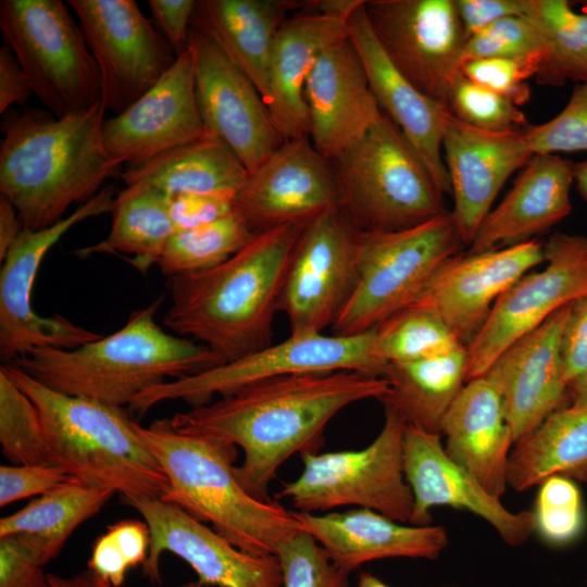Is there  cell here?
I'll list each match as a JSON object with an SVG mask.
<instances>
[{
	"mask_svg": "<svg viewBox=\"0 0 587 587\" xmlns=\"http://www.w3.org/2000/svg\"><path fill=\"white\" fill-rule=\"evenodd\" d=\"M388 391L386 378L355 371L296 374L247 385L168 421L177 433L240 447L237 479L254 498L271 501L270 484L285 461L317 452L327 424L342 409Z\"/></svg>",
	"mask_w": 587,
	"mask_h": 587,
	"instance_id": "obj_1",
	"label": "cell"
},
{
	"mask_svg": "<svg viewBox=\"0 0 587 587\" xmlns=\"http://www.w3.org/2000/svg\"><path fill=\"white\" fill-rule=\"evenodd\" d=\"M302 226L285 224L255 233L223 263L168 277L163 324L198 341L225 362L272 344L273 320Z\"/></svg>",
	"mask_w": 587,
	"mask_h": 587,
	"instance_id": "obj_2",
	"label": "cell"
},
{
	"mask_svg": "<svg viewBox=\"0 0 587 587\" xmlns=\"http://www.w3.org/2000/svg\"><path fill=\"white\" fill-rule=\"evenodd\" d=\"M101 102L64 117L48 110H9L1 123L0 195L15 207L24 228L40 230L64 218L73 204L98 195L122 164L102 139Z\"/></svg>",
	"mask_w": 587,
	"mask_h": 587,
	"instance_id": "obj_3",
	"label": "cell"
},
{
	"mask_svg": "<svg viewBox=\"0 0 587 587\" xmlns=\"http://www.w3.org/2000/svg\"><path fill=\"white\" fill-rule=\"evenodd\" d=\"M163 299L133 311L113 334L74 349L36 348L10 364L53 390L124 408L147 389L225 363L207 346L158 324Z\"/></svg>",
	"mask_w": 587,
	"mask_h": 587,
	"instance_id": "obj_4",
	"label": "cell"
},
{
	"mask_svg": "<svg viewBox=\"0 0 587 587\" xmlns=\"http://www.w3.org/2000/svg\"><path fill=\"white\" fill-rule=\"evenodd\" d=\"M35 404L48 465L120 497L161 498L168 478L124 408L53 390L11 365L0 367Z\"/></svg>",
	"mask_w": 587,
	"mask_h": 587,
	"instance_id": "obj_5",
	"label": "cell"
},
{
	"mask_svg": "<svg viewBox=\"0 0 587 587\" xmlns=\"http://www.w3.org/2000/svg\"><path fill=\"white\" fill-rule=\"evenodd\" d=\"M135 428L168 478L160 498L173 503L238 549L275 554L280 541L297 533L292 512L275 501L251 496L235 475L237 447L174 430L168 419Z\"/></svg>",
	"mask_w": 587,
	"mask_h": 587,
	"instance_id": "obj_6",
	"label": "cell"
},
{
	"mask_svg": "<svg viewBox=\"0 0 587 587\" xmlns=\"http://www.w3.org/2000/svg\"><path fill=\"white\" fill-rule=\"evenodd\" d=\"M330 162L339 209L359 232H394L448 210L444 195L394 122L382 120Z\"/></svg>",
	"mask_w": 587,
	"mask_h": 587,
	"instance_id": "obj_7",
	"label": "cell"
},
{
	"mask_svg": "<svg viewBox=\"0 0 587 587\" xmlns=\"http://www.w3.org/2000/svg\"><path fill=\"white\" fill-rule=\"evenodd\" d=\"M461 246L464 245L451 211L405 229L360 232L357 283L332 326V334L370 332L410 305Z\"/></svg>",
	"mask_w": 587,
	"mask_h": 587,
	"instance_id": "obj_8",
	"label": "cell"
},
{
	"mask_svg": "<svg viewBox=\"0 0 587 587\" xmlns=\"http://www.w3.org/2000/svg\"><path fill=\"white\" fill-rule=\"evenodd\" d=\"M0 29L34 93L55 117L101 102L98 65L63 1L1 0Z\"/></svg>",
	"mask_w": 587,
	"mask_h": 587,
	"instance_id": "obj_9",
	"label": "cell"
},
{
	"mask_svg": "<svg viewBox=\"0 0 587 587\" xmlns=\"http://www.w3.org/2000/svg\"><path fill=\"white\" fill-rule=\"evenodd\" d=\"M384 409L383 428L367 447L300 454L302 473L285 483L276 498L290 500L300 512L357 505L409 524L414 500L403 471L407 424L394 409Z\"/></svg>",
	"mask_w": 587,
	"mask_h": 587,
	"instance_id": "obj_10",
	"label": "cell"
},
{
	"mask_svg": "<svg viewBox=\"0 0 587 587\" xmlns=\"http://www.w3.org/2000/svg\"><path fill=\"white\" fill-rule=\"evenodd\" d=\"M387 365L377 354L374 329L351 336L290 334L232 362L147 389L128 408L141 416L168 400L198 407L247 385L296 374L355 371L383 377Z\"/></svg>",
	"mask_w": 587,
	"mask_h": 587,
	"instance_id": "obj_11",
	"label": "cell"
},
{
	"mask_svg": "<svg viewBox=\"0 0 587 587\" xmlns=\"http://www.w3.org/2000/svg\"><path fill=\"white\" fill-rule=\"evenodd\" d=\"M107 186L59 223L40 229L24 228L2 261L0 271V358L3 364L40 347L74 349L101 335L65 316H41L33 308V287L49 250L75 225L111 212L115 198Z\"/></svg>",
	"mask_w": 587,
	"mask_h": 587,
	"instance_id": "obj_12",
	"label": "cell"
},
{
	"mask_svg": "<svg viewBox=\"0 0 587 587\" xmlns=\"http://www.w3.org/2000/svg\"><path fill=\"white\" fill-rule=\"evenodd\" d=\"M364 10L395 68L447 107L469 39L455 0H367Z\"/></svg>",
	"mask_w": 587,
	"mask_h": 587,
	"instance_id": "obj_13",
	"label": "cell"
},
{
	"mask_svg": "<svg viewBox=\"0 0 587 587\" xmlns=\"http://www.w3.org/2000/svg\"><path fill=\"white\" fill-rule=\"evenodd\" d=\"M101 77V103L117 115L147 93L177 54L134 0H68Z\"/></svg>",
	"mask_w": 587,
	"mask_h": 587,
	"instance_id": "obj_14",
	"label": "cell"
},
{
	"mask_svg": "<svg viewBox=\"0 0 587 587\" xmlns=\"http://www.w3.org/2000/svg\"><path fill=\"white\" fill-rule=\"evenodd\" d=\"M544 270L525 274L497 299L466 347L465 383L484 376L513 342L587 295V237L553 234L544 246Z\"/></svg>",
	"mask_w": 587,
	"mask_h": 587,
	"instance_id": "obj_15",
	"label": "cell"
},
{
	"mask_svg": "<svg viewBox=\"0 0 587 587\" xmlns=\"http://www.w3.org/2000/svg\"><path fill=\"white\" fill-rule=\"evenodd\" d=\"M359 233L339 208L303 226L278 302L290 334L333 326L357 283Z\"/></svg>",
	"mask_w": 587,
	"mask_h": 587,
	"instance_id": "obj_16",
	"label": "cell"
},
{
	"mask_svg": "<svg viewBox=\"0 0 587 587\" xmlns=\"http://www.w3.org/2000/svg\"><path fill=\"white\" fill-rule=\"evenodd\" d=\"M121 503L137 511L150 529V547L142 575L162 584L161 557L171 552L197 573L198 580L216 587H283L275 554L254 555L227 541L179 507L160 498L120 497Z\"/></svg>",
	"mask_w": 587,
	"mask_h": 587,
	"instance_id": "obj_17",
	"label": "cell"
},
{
	"mask_svg": "<svg viewBox=\"0 0 587 587\" xmlns=\"http://www.w3.org/2000/svg\"><path fill=\"white\" fill-rule=\"evenodd\" d=\"M196 98L208 130L227 143L253 172L284 143L253 83L207 34L191 27L188 38Z\"/></svg>",
	"mask_w": 587,
	"mask_h": 587,
	"instance_id": "obj_18",
	"label": "cell"
},
{
	"mask_svg": "<svg viewBox=\"0 0 587 587\" xmlns=\"http://www.w3.org/2000/svg\"><path fill=\"white\" fill-rule=\"evenodd\" d=\"M236 212L255 234L285 224L305 226L339 208L330 162L309 137L285 140L235 196Z\"/></svg>",
	"mask_w": 587,
	"mask_h": 587,
	"instance_id": "obj_19",
	"label": "cell"
},
{
	"mask_svg": "<svg viewBox=\"0 0 587 587\" xmlns=\"http://www.w3.org/2000/svg\"><path fill=\"white\" fill-rule=\"evenodd\" d=\"M544 261V246L535 239L479 253H458L435 272L412 303L434 311L467 347L497 299Z\"/></svg>",
	"mask_w": 587,
	"mask_h": 587,
	"instance_id": "obj_20",
	"label": "cell"
},
{
	"mask_svg": "<svg viewBox=\"0 0 587 587\" xmlns=\"http://www.w3.org/2000/svg\"><path fill=\"white\" fill-rule=\"evenodd\" d=\"M207 134L197 104L189 47L147 93L122 113L105 118L102 126L108 154L127 166L142 164Z\"/></svg>",
	"mask_w": 587,
	"mask_h": 587,
	"instance_id": "obj_21",
	"label": "cell"
},
{
	"mask_svg": "<svg viewBox=\"0 0 587 587\" xmlns=\"http://www.w3.org/2000/svg\"><path fill=\"white\" fill-rule=\"evenodd\" d=\"M403 471L414 500L410 525H432L430 510L447 505L482 517L512 547L526 542L536 529L534 512L504 508L499 498L449 458L439 434L405 426Z\"/></svg>",
	"mask_w": 587,
	"mask_h": 587,
	"instance_id": "obj_22",
	"label": "cell"
},
{
	"mask_svg": "<svg viewBox=\"0 0 587 587\" xmlns=\"http://www.w3.org/2000/svg\"><path fill=\"white\" fill-rule=\"evenodd\" d=\"M441 151L454 199L451 213L463 245L470 247L502 186L534 154L524 129L476 128L449 110L442 123Z\"/></svg>",
	"mask_w": 587,
	"mask_h": 587,
	"instance_id": "obj_23",
	"label": "cell"
},
{
	"mask_svg": "<svg viewBox=\"0 0 587 587\" xmlns=\"http://www.w3.org/2000/svg\"><path fill=\"white\" fill-rule=\"evenodd\" d=\"M571 303L513 342L485 374L498 387L513 444L525 440L554 411L570 405L561 336Z\"/></svg>",
	"mask_w": 587,
	"mask_h": 587,
	"instance_id": "obj_24",
	"label": "cell"
},
{
	"mask_svg": "<svg viewBox=\"0 0 587 587\" xmlns=\"http://www.w3.org/2000/svg\"><path fill=\"white\" fill-rule=\"evenodd\" d=\"M308 137L327 160L361 139L383 117L349 37L325 49L304 87Z\"/></svg>",
	"mask_w": 587,
	"mask_h": 587,
	"instance_id": "obj_25",
	"label": "cell"
},
{
	"mask_svg": "<svg viewBox=\"0 0 587 587\" xmlns=\"http://www.w3.org/2000/svg\"><path fill=\"white\" fill-rule=\"evenodd\" d=\"M347 27L382 112L414 148L438 190L451 195L441 151L442 123L449 109L419 91L395 68L371 28L364 0L348 17Z\"/></svg>",
	"mask_w": 587,
	"mask_h": 587,
	"instance_id": "obj_26",
	"label": "cell"
},
{
	"mask_svg": "<svg viewBox=\"0 0 587 587\" xmlns=\"http://www.w3.org/2000/svg\"><path fill=\"white\" fill-rule=\"evenodd\" d=\"M291 512L298 529L313 537L349 574L366 562L386 558L436 560L448 545L440 525H404L370 509Z\"/></svg>",
	"mask_w": 587,
	"mask_h": 587,
	"instance_id": "obj_27",
	"label": "cell"
},
{
	"mask_svg": "<svg viewBox=\"0 0 587 587\" xmlns=\"http://www.w3.org/2000/svg\"><path fill=\"white\" fill-rule=\"evenodd\" d=\"M574 163L560 154H534L502 201L484 217L467 253L529 241L572 211Z\"/></svg>",
	"mask_w": 587,
	"mask_h": 587,
	"instance_id": "obj_28",
	"label": "cell"
},
{
	"mask_svg": "<svg viewBox=\"0 0 587 587\" xmlns=\"http://www.w3.org/2000/svg\"><path fill=\"white\" fill-rule=\"evenodd\" d=\"M346 38V20L304 10L290 15L277 30L265 104L284 140L308 137L305 83L321 53Z\"/></svg>",
	"mask_w": 587,
	"mask_h": 587,
	"instance_id": "obj_29",
	"label": "cell"
},
{
	"mask_svg": "<svg viewBox=\"0 0 587 587\" xmlns=\"http://www.w3.org/2000/svg\"><path fill=\"white\" fill-rule=\"evenodd\" d=\"M440 435L449 458L500 499L508 487L513 440L494 382L486 375L469 380L445 415Z\"/></svg>",
	"mask_w": 587,
	"mask_h": 587,
	"instance_id": "obj_30",
	"label": "cell"
},
{
	"mask_svg": "<svg viewBox=\"0 0 587 587\" xmlns=\"http://www.w3.org/2000/svg\"><path fill=\"white\" fill-rule=\"evenodd\" d=\"M296 0H198L191 27L207 34L266 99L272 46L282 24L303 10Z\"/></svg>",
	"mask_w": 587,
	"mask_h": 587,
	"instance_id": "obj_31",
	"label": "cell"
},
{
	"mask_svg": "<svg viewBox=\"0 0 587 587\" xmlns=\"http://www.w3.org/2000/svg\"><path fill=\"white\" fill-rule=\"evenodd\" d=\"M248 176L243 163L217 136L208 133L121 174L125 186L145 184L166 193L235 197Z\"/></svg>",
	"mask_w": 587,
	"mask_h": 587,
	"instance_id": "obj_32",
	"label": "cell"
},
{
	"mask_svg": "<svg viewBox=\"0 0 587 587\" xmlns=\"http://www.w3.org/2000/svg\"><path fill=\"white\" fill-rule=\"evenodd\" d=\"M466 348L412 362L388 363L389 391L379 401L407 425L439 434L448 410L464 387Z\"/></svg>",
	"mask_w": 587,
	"mask_h": 587,
	"instance_id": "obj_33",
	"label": "cell"
},
{
	"mask_svg": "<svg viewBox=\"0 0 587 587\" xmlns=\"http://www.w3.org/2000/svg\"><path fill=\"white\" fill-rule=\"evenodd\" d=\"M553 475L587 483V407L558 409L509 457L508 486L516 491Z\"/></svg>",
	"mask_w": 587,
	"mask_h": 587,
	"instance_id": "obj_34",
	"label": "cell"
},
{
	"mask_svg": "<svg viewBox=\"0 0 587 587\" xmlns=\"http://www.w3.org/2000/svg\"><path fill=\"white\" fill-rule=\"evenodd\" d=\"M114 495L112 489L88 486L70 477L15 513L1 517L0 538L26 536L47 565L59 555L74 530L98 514Z\"/></svg>",
	"mask_w": 587,
	"mask_h": 587,
	"instance_id": "obj_35",
	"label": "cell"
},
{
	"mask_svg": "<svg viewBox=\"0 0 587 587\" xmlns=\"http://www.w3.org/2000/svg\"><path fill=\"white\" fill-rule=\"evenodd\" d=\"M111 214L108 237L75 253L80 258L93 253L132 254L134 258L128 262L146 273L176 233L168 212L167 193L145 184L125 186L116 192Z\"/></svg>",
	"mask_w": 587,
	"mask_h": 587,
	"instance_id": "obj_36",
	"label": "cell"
},
{
	"mask_svg": "<svg viewBox=\"0 0 587 587\" xmlns=\"http://www.w3.org/2000/svg\"><path fill=\"white\" fill-rule=\"evenodd\" d=\"M524 17L545 41L536 83L553 87L587 83V13L576 12L567 0H530Z\"/></svg>",
	"mask_w": 587,
	"mask_h": 587,
	"instance_id": "obj_37",
	"label": "cell"
},
{
	"mask_svg": "<svg viewBox=\"0 0 587 587\" xmlns=\"http://www.w3.org/2000/svg\"><path fill=\"white\" fill-rule=\"evenodd\" d=\"M254 233L234 212L195 228L174 233L155 264L168 277L210 270L243 248Z\"/></svg>",
	"mask_w": 587,
	"mask_h": 587,
	"instance_id": "obj_38",
	"label": "cell"
},
{
	"mask_svg": "<svg viewBox=\"0 0 587 587\" xmlns=\"http://www.w3.org/2000/svg\"><path fill=\"white\" fill-rule=\"evenodd\" d=\"M374 334L377 354L387 363L433 358L463 346L434 311L417 303L385 320Z\"/></svg>",
	"mask_w": 587,
	"mask_h": 587,
	"instance_id": "obj_39",
	"label": "cell"
},
{
	"mask_svg": "<svg viewBox=\"0 0 587 587\" xmlns=\"http://www.w3.org/2000/svg\"><path fill=\"white\" fill-rule=\"evenodd\" d=\"M0 445L13 465H48L39 413L28 396L0 369Z\"/></svg>",
	"mask_w": 587,
	"mask_h": 587,
	"instance_id": "obj_40",
	"label": "cell"
},
{
	"mask_svg": "<svg viewBox=\"0 0 587 587\" xmlns=\"http://www.w3.org/2000/svg\"><path fill=\"white\" fill-rule=\"evenodd\" d=\"M150 547V529L142 520H122L110 525L93 542L88 570L121 587L127 572L147 561Z\"/></svg>",
	"mask_w": 587,
	"mask_h": 587,
	"instance_id": "obj_41",
	"label": "cell"
},
{
	"mask_svg": "<svg viewBox=\"0 0 587 587\" xmlns=\"http://www.w3.org/2000/svg\"><path fill=\"white\" fill-rule=\"evenodd\" d=\"M535 505L538 534L550 545L565 546L576 540L585 527L580 491L573 479L553 475L539 484Z\"/></svg>",
	"mask_w": 587,
	"mask_h": 587,
	"instance_id": "obj_42",
	"label": "cell"
},
{
	"mask_svg": "<svg viewBox=\"0 0 587 587\" xmlns=\"http://www.w3.org/2000/svg\"><path fill=\"white\" fill-rule=\"evenodd\" d=\"M447 107L462 122L485 130H517L529 125L517 105L505 97L471 82L462 73L450 89Z\"/></svg>",
	"mask_w": 587,
	"mask_h": 587,
	"instance_id": "obj_43",
	"label": "cell"
},
{
	"mask_svg": "<svg viewBox=\"0 0 587 587\" xmlns=\"http://www.w3.org/2000/svg\"><path fill=\"white\" fill-rule=\"evenodd\" d=\"M283 587H348L349 573L336 565L309 534L298 530L279 542Z\"/></svg>",
	"mask_w": 587,
	"mask_h": 587,
	"instance_id": "obj_44",
	"label": "cell"
},
{
	"mask_svg": "<svg viewBox=\"0 0 587 587\" xmlns=\"http://www.w3.org/2000/svg\"><path fill=\"white\" fill-rule=\"evenodd\" d=\"M533 154L587 151V83L576 84L569 102L554 117L524 128Z\"/></svg>",
	"mask_w": 587,
	"mask_h": 587,
	"instance_id": "obj_45",
	"label": "cell"
},
{
	"mask_svg": "<svg viewBox=\"0 0 587 587\" xmlns=\"http://www.w3.org/2000/svg\"><path fill=\"white\" fill-rule=\"evenodd\" d=\"M545 49L540 32L528 18L510 16L471 36L464 48L463 63L490 58L528 59L544 55Z\"/></svg>",
	"mask_w": 587,
	"mask_h": 587,
	"instance_id": "obj_46",
	"label": "cell"
},
{
	"mask_svg": "<svg viewBox=\"0 0 587 587\" xmlns=\"http://www.w3.org/2000/svg\"><path fill=\"white\" fill-rule=\"evenodd\" d=\"M544 55L528 59H475L461 66L471 82L490 89L520 107L530 99L527 79L535 77Z\"/></svg>",
	"mask_w": 587,
	"mask_h": 587,
	"instance_id": "obj_47",
	"label": "cell"
},
{
	"mask_svg": "<svg viewBox=\"0 0 587 587\" xmlns=\"http://www.w3.org/2000/svg\"><path fill=\"white\" fill-rule=\"evenodd\" d=\"M40 557L23 535L0 538V587H51Z\"/></svg>",
	"mask_w": 587,
	"mask_h": 587,
	"instance_id": "obj_48",
	"label": "cell"
},
{
	"mask_svg": "<svg viewBox=\"0 0 587 587\" xmlns=\"http://www.w3.org/2000/svg\"><path fill=\"white\" fill-rule=\"evenodd\" d=\"M70 479L51 465H1L0 507L35 495H43Z\"/></svg>",
	"mask_w": 587,
	"mask_h": 587,
	"instance_id": "obj_49",
	"label": "cell"
},
{
	"mask_svg": "<svg viewBox=\"0 0 587 587\" xmlns=\"http://www.w3.org/2000/svg\"><path fill=\"white\" fill-rule=\"evenodd\" d=\"M168 212L176 232L212 223L236 212L227 195L167 193Z\"/></svg>",
	"mask_w": 587,
	"mask_h": 587,
	"instance_id": "obj_50",
	"label": "cell"
},
{
	"mask_svg": "<svg viewBox=\"0 0 587 587\" xmlns=\"http://www.w3.org/2000/svg\"><path fill=\"white\" fill-rule=\"evenodd\" d=\"M561 361L569 386L587 364V295L571 303L561 336Z\"/></svg>",
	"mask_w": 587,
	"mask_h": 587,
	"instance_id": "obj_51",
	"label": "cell"
},
{
	"mask_svg": "<svg viewBox=\"0 0 587 587\" xmlns=\"http://www.w3.org/2000/svg\"><path fill=\"white\" fill-rule=\"evenodd\" d=\"M152 23L178 55L188 48L196 1L149 0Z\"/></svg>",
	"mask_w": 587,
	"mask_h": 587,
	"instance_id": "obj_52",
	"label": "cell"
},
{
	"mask_svg": "<svg viewBox=\"0 0 587 587\" xmlns=\"http://www.w3.org/2000/svg\"><path fill=\"white\" fill-rule=\"evenodd\" d=\"M467 37L510 16H525L530 0H455Z\"/></svg>",
	"mask_w": 587,
	"mask_h": 587,
	"instance_id": "obj_53",
	"label": "cell"
},
{
	"mask_svg": "<svg viewBox=\"0 0 587 587\" xmlns=\"http://www.w3.org/2000/svg\"><path fill=\"white\" fill-rule=\"evenodd\" d=\"M34 93L30 82L11 48L0 49V113L3 115L14 104H25Z\"/></svg>",
	"mask_w": 587,
	"mask_h": 587,
	"instance_id": "obj_54",
	"label": "cell"
},
{
	"mask_svg": "<svg viewBox=\"0 0 587 587\" xmlns=\"http://www.w3.org/2000/svg\"><path fill=\"white\" fill-rule=\"evenodd\" d=\"M24 225L12 202L0 195V260L5 258L9 249L17 239Z\"/></svg>",
	"mask_w": 587,
	"mask_h": 587,
	"instance_id": "obj_55",
	"label": "cell"
},
{
	"mask_svg": "<svg viewBox=\"0 0 587 587\" xmlns=\"http://www.w3.org/2000/svg\"><path fill=\"white\" fill-rule=\"evenodd\" d=\"M48 577L51 587H115L98 577L89 570L72 576H61L54 573H48Z\"/></svg>",
	"mask_w": 587,
	"mask_h": 587,
	"instance_id": "obj_56",
	"label": "cell"
},
{
	"mask_svg": "<svg viewBox=\"0 0 587 587\" xmlns=\"http://www.w3.org/2000/svg\"><path fill=\"white\" fill-rule=\"evenodd\" d=\"M570 405L587 407V364L567 386Z\"/></svg>",
	"mask_w": 587,
	"mask_h": 587,
	"instance_id": "obj_57",
	"label": "cell"
},
{
	"mask_svg": "<svg viewBox=\"0 0 587 587\" xmlns=\"http://www.w3.org/2000/svg\"><path fill=\"white\" fill-rule=\"evenodd\" d=\"M573 175L577 192L587 202V158L574 163Z\"/></svg>",
	"mask_w": 587,
	"mask_h": 587,
	"instance_id": "obj_58",
	"label": "cell"
},
{
	"mask_svg": "<svg viewBox=\"0 0 587 587\" xmlns=\"http://www.w3.org/2000/svg\"><path fill=\"white\" fill-rule=\"evenodd\" d=\"M358 587H390L371 573L363 572L359 575Z\"/></svg>",
	"mask_w": 587,
	"mask_h": 587,
	"instance_id": "obj_59",
	"label": "cell"
},
{
	"mask_svg": "<svg viewBox=\"0 0 587 587\" xmlns=\"http://www.w3.org/2000/svg\"><path fill=\"white\" fill-rule=\"evenodd\" d=\"M179 587H212V586H209L207 584H203L201 583L200 580H193V582H189V583H186V584H183L182 586Z\"/></svg>",
	"mask_w": 587,
	"mask_h": 587,
	"instance_id": "obj_60",
	"label": "cell"
},
{
	"mask_svg": "<svg viewBox=\"0 0 587 587\" xmlns=\"http://www.w3.org/2000/svg\"><path fill=\"white\" fill-rule=\"evenodd\" d=\"M579 3L582 4V8L584 10L583 12L587 13V0L580 1Z\"/></svg>",
	"mask_w": 587,
	"mask_h": 587,
	"instance_id": "obj_61",
	"label": "cell"
}]
</instances>
